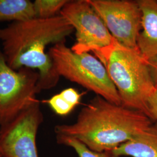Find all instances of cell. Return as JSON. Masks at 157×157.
<instances>
[{
	"label": "cell",
	"instance_id": "obj_12",
	"mask_svg": "<svg viewBox=\"0 0 157 157\" xmlns=\"http://www.w3.org/2000/svg\"><path fill=\"white\" fill-rule=\"evenodd\" d=\"M69 0H36L33 2L35 18L49 19L56 17Z\"/></svg>",
	"mask_w": 157,
	"mask_h": 157
},
{
	"label": "cell",
	"instance_id": "obj_14",
	"mask_svg": "<svg viewBox=\"0 0 157 157\" xmlns=\"http://www.w3.org/2000/svg\"><path fill=\"white\" fill-rule=\"evenodd\" d=\"M42 102L47 104L56 115L62 117L70 114L76 108L60 93L52 96L48 100H43Z\"/></svg>",
	"mask_w": 157,
	"mask_h": 157
},
{
	"label": "cell",
	"instance_id": "obj_15",
	"mask_svg": "<svg viewBox=\"0 0 157 157\" xmlns=\"http://www.w3.org/2000/svg\"><path fill=\"white\" fill-rule=\"evenodd\" d=\"M148 108L150 118L157 124V89L148 99Z\"/></svg>",
	"mask_w": 157,
	"mask_h": 157
},
{
	"label": "cell",
	"instance_id": "obj_5",
	"mask_svg": "<svg viewBox=\"0 0 157 157\" xmlns=\"http://www.w3.org/2000/svg\"><path fill=\"white\" fill-rule=\"evenodd\" d=\"M76 31V53L93 52L100 60L117 42L88 0L68 1L59 13Z\"/></svg>",
	"mask_w": 157,
	"mask_h": 157
},
{
	"label": "cell",
	"instance_id": "obj_10",
	"mask_svg": "<svg viewBox=\"0 0 157 157\" xmlns=\"http://www.w3.org/2000/svg\"><path fill=\"white\" fill-rule=\"evenodd\" d=\"M112 152L120 157H157V124H152Z\"/></svg>",
	"mask_w": 157,
	"mask_h": 157
},
{
	"label": "cell",
	"instance_id": "obj_2",
	"mask_svg": "<svg viewBox=\"0 0 157 157\" xmlns=\"http://www.w3.org/2000/svg\"><path fill=\"white\" fill-rule=\"evenodd\" d=\"M152 124L143 112L96 95L81 109L75 123L56 125L55 132L78 140L91 151L103 152L113 150Z\"/></svg>",
	"mask_w": 157,
	"mask_h": 157
},
{
	"label": "cell",
	"instance_id": "obj_11",
	"mask_svg": "<svg viewBox=\"0 0 157 157\" xmlns=\"http://www.w3.org/2000/svg\"><path fill=\"white\" fill-rule=\"evenodd\" d=\"M35 18L33 2L29 0H0V22L21 21Z\"/></svg>",
	"mask_w": 157,
	"mask_h": 157
},
{
	"label": "cell",
	"instance_id": "obj_9",
	"mask_svg": "<svg viewBox=\"0 0 157 157\" xmlns=\"http://www.w3.org/2000/svg\"><path fill=\"white\" fill-rule=\"evenodd\" d=\"M141 12V30L137 40L141 55L150 62L157 57V1H137Z\"/></svg>",
	"mask_w": 157,
	"mask_h": 157
},
{
	"label": "cell",
	"instance_id": "obj_6",
	"mask_svg": "<svg viewBox=\"0 0 157 157\" xmlns=\"http://www.w3.org/2000/svg\"><path fill=\"white\" fill-rule=\"evenodd\" d=\"M39 78V72L32 69H12L0 50V126L39 101L36 94L40 93Z\"/></svg>",
	"mask_w": 157,
	"mask_h": 157
},
{
	"label": "cell",
	"instance_id": "obj_4",
	"mask_svg": "<svg viewBox=\"0 0 157 157\" xmlns=\"http://www.w3.org/2000/svg\"><path fill=\"white\" fill-rule=\"evenodd\" d=\"M48 54L59 76L80 85L107 101L121 105L118 91L104 64L90 52L78 54L59 43L49 49Z\"/></svg>",
	"mask_w": 157,
	"mask_h": 157
},
{
	"label": "cell",
	"instance_id": "obj_7",
	"mask_svg": "<svg viewBox=\"0 0 157 157\" xmlns=\"http://www.w3.org/2000/svg\"><path fill=\"white\" fill-rule=\"evenodd\" d=\"M113 39L126 47L138 49L141 12L137 1L88 0Z\"/></svg>",
	"mask_w": 157,
	"mask_h": 157
},
{
	"label": "cell",
	"instance_id": "obj_3",
	"mask_svg": "<svg viewBox=\"0 0 157 157\" xmlns=\"http://www.w3.org/2000/svg\"><path fill=\"white\" fill-rule=\"evenodd\" d=\"M101 62L118 91L121 105L143 112L150 118L148 101L156 87L148 62L139 50L117 42Z\"/></svg>",
	"mask_w": 157,
	"mask_h": 157
},
{
	"label": "cell",
	"instance_id": "obj_13",
	"mask_svg": "<svg viewBox=\"0 0 157 157\" xmlns=\"http://www.w3.org/2000/svg\"><path fill=\"white\" fill-rule=\"evenodd\" d=\"M58 144L71 147L78 157H122L114 154L112 151L95 152L90 150L79 141L72 137L62 135H56Z\"/></svg>",
	"mask_w": 157,
	"mask_h": 157
},
{
	"label": "cell",
	"instance_id": "obj_17",
	"mask_svg": "<svg viewBox=\"0 0 157 157\" xmlns=\"http://www.w3.org/2000/svg\"><path fill=\"white\" fill-rule=\"evenodd\" d=\"M0 157H2V154H1V150H0Z\"/></svg>",
	"mask_w": 157,
	"mask_h": 157
},
{
	"label": "cell",
	"instance_id": "obj_8",
	"mask_svg": "<svg viewBox=\"0 0 157 157\" xmlns=\"http://www.w3.org/2000/svg\"><path fill=\"white\" fill-rule=\"evenodd\" d=\"M43 115L37 101L11 122L1 126L0 150L3 157H39L36 137Z\"/></svg>",
	"mask_w": 157,
	"mask_h": 157
},
{
	"label": "cell",
	"instance_id": "obj_1",
	"mask_svg": "<svg viewBox=\"0 0 157 157\" xmlns=\"http://www.w3.org/2000/svg\"><path fill=\"white\" fill-rule=\"evenodd\" d=\"M73 31L72 26L60 14L45 19L33 18L13 22L0 28L1 51L12 69L28 67L37 70L40 92L48 90L56 86L60 76L45 52L46 47L65 41Z\"/></svg>",
	"mask_w": 157,
	"mask_h": 157
},
{
	"label": "cell",
	"instance_id": "obj_16",
	"mask_svg": "<svg viewBox=\"0 0 157 157\" xmlns=\"http://www.w3.org/2000/svg\"><path fill=\"white\" fill-rule=\"evenodd\" d=\"M148 65L154 83L157 89V57L148 62Z\"/></svg>",
	"mask_w": 157,
	"mask_h": 157
}]
</instances>
